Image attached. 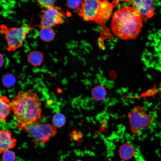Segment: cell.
I'll list each match as a JSON object with an SVG mask.
<instances>
[{
	"instance_id": "6da1fadb",
	"label": "cell",
	"mask_w": 161,
	"mask_h": 161,
	"mask_svg": "<svg viewBox=\"0 0 161 161\" xmlns=\"http://www.w3.org/2000/svg\"><path fill=\"white\" fill-rule=\"evenodd\" d=\"M15 124L23 130L27 125L39 122L42 117L41 104L37 93L19 91L12 100Z\"/></svg>"
},
{
	"instance_id": "7a4b0ae2",
	"label": "cell",
	"mask_w": 161,
	"mask_h": 161,
	"mask_svg": "<svg viewBox=\"0 0 161 161\" xmlns=\"http://www.w3.org/2000/svg\"><path fill=\"white\" fill-rule=\"evenodd\" d=\"M142 26L143 20L133 7L123 6L115 11L112 16V31L122 40L136 39Z\"/></svg>"
},
{
	"instance_id": "3957f363",
	"label": "cell",
	"mask_w": 161,
	"mask_h": 161,
	"mask_svg": "<svg viewBox=\"0 0 161 161\" xmlns=\"http://www.w3.org/2000/svg\"><path fill=\"white\" fill-rule=\"evenodd\" d=\"M113 7V4L106 0H83L79 15L85 21H93L105 27L112 13Z\"/></svg>"
},
{
	"instance_id": "277c9868",
	"label": "cell",
	"mask_w": 161,
	"mask_h": 161,
	"mask_svg": "<svg viewBox=\"0 0 161 161\" xmlns=\"http://www.w3.org/2000/svg\"><path fill=\"white\" fill-rule=\"evenodd\" d=\"M23 130L29 133L35 140V143L44 144L57 132V128L53 124L32 123L26 125Z\"/></svg>"
},
{
	"instance_id": "5b68a950",
	"label": "cell",
	"mask_w": 161,
	"mask_h": 161,
	"mask_svg": "<svg viewBox=\"0 0 161 161\" xmlns=\"http://www.w3.org/2000/svg\"><path fill=\"white\" fill-rule=\"evenodd\" d=\"M1 28L5 34L7 49L10 51H15L22 46L27 34L31 29L26 26L9 29L4 24L1 25Z\"/></svg>"
},
{
	"instance_id": "8992f818",
	"label": "cell",
	"mask_w": 161,
	"mask_h": 161,
	"mask_svg": "<svg viewBox=\"0 0 161 161\" xmlns=\"http://www.w3.org/2000/svg\"><path fill=\"white\" fill-rule=\"evenodd\" d=\"M128 117L131 128L133 129H140L149 126L153 119L140 106H135L128 113Z\"/></svg>"
},
{
	"instance_id": "52a82bcc",
	"label": "cell",
	"mask_w": 161,
	"mask_h": 161,
	"mask_svg": "<svg viewBox=\"0 0 161 161\" xmlns=\"http://www.w3.org/2000/svg\"><path fill=\"white\" fill-rule=\"evenodd\" d=\"M40 24L39 27L51 28L58 24H61L64 21L63 14L54 7L43 10L40 16Z\"/></svg>"
},
{
	"instance_id": "ba28073f",
	"label": "cell",
	"mask_w": 161,
	"mask_h": 161,
	"mask_svg": "<svg viewBox=\"0 0 161 161\" xmlns=\"http://www.w3.org/2000/svg\"><path fill=\"white\" fill-rule=\"evenodd\" d=\"M154 1L133 0L131 1L133 7L139 14L142 19L146 20L154 15V10L153 6Z\"/></svg>"
},
{
	"instance_id": "9c48e42d",
	"label": "cell",
	"mask_w": 161,
	"mask_h": 161,
	"mask_svg": "<svg viewBox=\"0 0 161 161\" xmlns=\"http://www.w3.org/2000/svg\"><path fill=\"white\" fill-rule=\"evenodd\" d=\"M0 137L1 154L13 148L16 144L17 140L12 137L11 132L10 131L1 130Z\"/></svg>"
},
{
	"instance_id": "30bf717a",
	"label": "cell",
	"mask_w": 161,
	"mask_h": 161,
	"mask_svg": "<svg viewBox=\"0 0 161 161\" xmlns=\"http://www.w3.org/2000/svg\"><path fill=\"white\" fill-rule=\"evenodd\" d=\"M0 121L1 122L4 123L6 121V117L12 110V105L10 100L5 96H2L0 97Z\"/></svg>"
},
{
	"instance_id": "8fae6325",
	"label": "cell",
	"mask_w": 161,
	"mask_h": 161,
	"mask_svg": "<svg viewBox=\"0 0 161 161\" xmlns=\"http://www.w3.org/2000/svg\"><path fill=\"white\" fill-rule=\"evenodd\" d=\"M28 62L35 66L40 65L43 60V55L42 53L37 50L30 52L27 56Z\"/></svg>"
},
{
	"instance_id": "7c38bea8",
	"label": "cell",
	"mask_w": 161,
	"mask_h": 161,
	"mask_svg": "<svg viewBox=\"0 0 161 161\" xmlns=\"http://www.w3.org/2000/svg\"><path fill=\"white\" fill-rule=\"evenodd\" d=\"M55 36L54 30L50 27L41 28L39 32V36L41 39L45 42H49L52 41Z\"/></svg>"
},
{
	"instance_id": "4fadbf2b",
	"label": "cell",
	"mask_w": 161,
	"mask_h": 161,
	"mask_svg": "<svg viewBox=\"0 0 161 161\" xmlns=\"http://www.w3.org/2000/svg\"><path fill=\"white\" fill-rule=\"evenodd\" d=\"M92 95L93 99L97 101L103 100L106 95L105 88L101 86H96L92 90Z\"/></svg>"
},
{
	"instance_id": "5bb4252c",
	"label": "cell",
	"mask_w": 161,
	"mask_h": 161,
	"mask_svg": "<svg viewBox=\"0 0 161 161\" xmlns=\"http://www.w3.org/2000/svg\"><path fill=\"white\" fill-rule=\"evenodd\" d=\"M119 153L122 159L125 160H127L133 155L134 150L131 145L125 144L120 146Z\"/></svg>"
},
{
	"instance_id": "9a60e30c",
	"label": "cell",
	"mask_w": 161,
	"mask_h": 161,
	"mask_svg": "<svg viewBox=\"0 0 161 161\" xmlns=\"http://www.w3.org/2000/svg\"><path fill=\"white\" fill-rule=\"evenodd\" d=\"M66 122V117L62 114L57 113L53 116V125L56 127L60 128L63 126L65 124Z\"/></svg>"
},
{
	"instance_id": "2e32d148",
	"label": "cell",
	"mask_w": 161,
	"mask_h": 161,
	"mask_svg": "<svg viewBox=\"0 0 161 161\" xmlns=\"http://www.w3.org/2000/svg\"><path fill=\"white\" fill-rule=\"evenodd\" d=\"M16 79L14 76L10 73L4 75L2 77V82L3 85L7 88L13 86L16 83Z\"/></svg>"
},
{
	"instance_id": "e0dca14e",
	"label": "cell",
	"mask_w": 161,
	"mask_h": 161,
	"mask_svg": "<svg viewBox=\"0 0 161 161\" xmlns=\"http://www.w3.org/2000/svg\"><path fill=\"white\" fill-rule=\"evenodd\" d=\"M82 0H67L66 4L69 8L79 12L82 8Z\"/></svg>"
},
{
	"instance_id": "ac0fdd59",
	"label": "cell",
	"mask_w": 161,
	"mask_h": 161,
	"mask_svg": "<svg viewBox=\"0 0 161 161\" xmlns=\"http://www.w3.org/2000/svg\"><path fill=\"white\" fill-rule=\"evenodd\" d=\"M2 154V160L3 161H15L16 157L13 151L9 150L4 151Z\"/></svg>"
},
{
	"instance_id": "d6986e66",
	"label": "cell",
	"mask_w": 161,
	"mask_h": 161,
	"mask_svg": "<svg viewBox=\"0 0 161 161\" xmlns=\"http://www.w3.org/2000/svg\"><path fill=\"white\" fill-rule=\"evenodd\" d=\"M36 1L43 8L46 9L54 7V4L56 1L55 0H38Z\"/></svg>"
},
{
	"instance_id": "ffe728a7",
	"label": "cell",
	"mask_w": 161,
	"mask_h": 161,
	"mask_svg": "<svg viewBox=\"0 0 161 161\" xmlns=\"http://www.w3.org/2000/svg\"><path fill=\"white\" fill-rule=\"evenodd\" d=\"M69 136L71 139L76 142H79L81 141L82 137V134L80 131L78 130H74L70 134Z\"/></svg>"
},
{
	"instance_id": "44dd1931",
	"label": "cell",
	"mask_w": 161,
	"mask_h": 161,
	"mask_svg": "<svg viewBox=\"0 0 161 161\" xmlns=\"http://www.w3.org/2000/svg\"><path fill=\"white\" fill-rule=\"evenodd\" d=\"M0 66L1 67L3 66L4 63V58L3 55L1 53L0 54Z\"/></svg>"
},
{
	"instance_id": "7402d4cb",
	"label": "cell",
	"mask_w": 161,
	"mask_h": 161,
	"mask_svg": "<svg viewBox=\"0 0 161 161\" xmlns=\"http://www.w3.org/2000/svg\"><path fill=\"white\" fill-rule=\"evenodd\" d=\"M160 88H161V81L160 83Z\"/></svg>"
}]
</instances>
